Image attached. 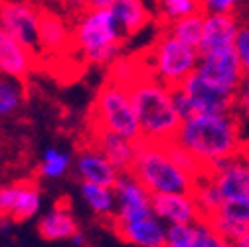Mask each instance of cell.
<instances>
[{
  "label": "cell",
  "instance_id": "1",
  "mask_svg": "<svg viewBox=\"0 0 249 247\" xmlns=\"http://www.w3.org/2000/svg\"><path fill=\"white\" fill-rule=\"evenodd\" d=\"M174 141L192 152L206 170L247 150L243 121L235 109L228 113L186 117Z\"/></svg>",
  "mask_w": 249,
  "mask_h": 247
},
{
  "label": "cell",
  "instance_id": "2",
  "mask_svg": "<svg viewBox=\"0 0 249 247\" xmlns=\"http://www.w3.org/2000/svg\"><path fill=\"white\" fill-rule=\"evenodd\" d=\"M127 89L139 117L142 139L154 142L174 141L184 121L176 105L174 89L160 83L150 73L141 75Z\"/></svg>",
  "mask_w": 249,
  "mask_h": 247
},
{
  "label": "cell",
  "instance_id": "3",
  "mask_svg": "<svg viewBox=\"0 0 249 247\" xmlns=\"http://www.w3.org/2000/svg\"><path fill=\"white\" fill-rule=\"evenodd\" d=\"M73 42L75 52L83 55L87 64L111 66L124 46L121 28L111 8L83 10L73 18Z\"/></svg>",
  "mask_w": 249,
  "mask_h": 247
},
{
  "label": "cell",
  "instance_id": "4",
  "mask_svg": "<svg viewBox=\"0 0 249 247\" xmlns=\"http://www.w3.org/2000/svg\"><path fill=\"white\" fill-rule=\"evenodd\" d=\"M131 172L150 194L192 192L198 180L176 164L166 148V142H154L146 139L137 141V154Z\"/></svg>",
  "mask_w": 249,
  "mask_h": 247
},
{
  "label": "cell",
  "instance_id": "5",
  "mask_svg": "<svg viewBox=\"0 0 249 247\" xmlns=\"http://www.w3.org/2000/svg\"><path fill=\"white\" fill-rule=\"evenodd\" d=\"M141 57L152 77L170 89H178L200 64V50L178 40L168 28H160L152 44L141 52Z\"/></svg>",
  "mask_w": 249,
  "mask_h": 247
},
{
  "label": "cell",
  "instance_id": "6",
  "mask_svg": "<svg viewBox=\"0 0 249 247\" xmlns=\"http://www.w3.org/2000/svg\"><path fill=\"white\" fill-rule=\"evenodd\" d=\"M87 123H95V125L111 129L135 142L142 139L139 117L133 107L129 89L109 77L99 87L95 99L89 107Z\"/></svg>",
  "mask_w": 249,
  "mask_h": 247
},
{
  "label": "cell",
  "instance_id": "7",
  "mask_svg": "<svg viewBox=\"0 0 249 247\" xmlns=\"http://www.w3.org/2000/svg\"><path fill=\"white\" fill-rule=\"evenodd\" d=\"M174 97L184 119L192 115L228 113L235 109V93L212 85L196 71L178 89H174Z\"/></svg>",
  "mask_w": 249,
  "mask_h": 247
},
{
  "label": "cell",
  "instance_id": "8",
  "mask_svg": "<svg viewBox=\"0 0 249 247\" xmlns=\"http://www.w3.org/2000/svg\"><path fill=\"white\" fill-rule=\"evenodd\" d=\"M38 0H4L0 2V26L24 46L40 55V16Z\"/></svg>",
  "mask_w": 249,
  "mask_h": 247
},
{
  "label": "cell",
  "instance_id": "9",
  "mask_svg": "<svg viewBox=\"0 0 249 247\" xmlns=\"http://www.w3.org/2000/svg\"><path fill=\"white\" fill-rule=\"evenodd\" d=\"M196 73L212 85L230 91V93H237L239 85L247 77L233 48L202 52Z\"/></svg>",
  "mask_w": 249,
  "mask_h": 247
},
{
  "label": "cell",
  "instance_id": "10",
  "mask_svg": "<svg viewBox=\"0 0 249 247\" xmlns=\"http://www.w3.org/2000/svg\"><path fill=\"white\" fill-rule=\"evenodd\" d=\"M40 206L42 192L34 180L0 184V220H12L14 224L28 222L38 213Z\"/></svg>",
  "mask_w": 249,
  "mask_h": 247
},
{
  "label": "cell",
  "instance_id": "11",
  "mask_svg": "<svg viewBox=\"0 0 249 247\" xmlns=\"http://www.w3.org/2000/svg\"><path fill=\"white\" fill-rule=\"evenodd\" d=\"M215 182L224 202L249 204V150L206 170Z\"/></svg>",
  "mask_w": 249,
  "mask_h": 247
},
{
  "label": "cell",
  "instance_id": "12",
  "mask_svg": "<svg viewBox=\"0 0 249 247\" xmlns=\"http://www.w3.org/2000/svg\"><path fill=\"white\" fill-rule=\"evenodd\" d=\"M83 141L89 142L91 146H95L101 154L121 170V172H131L133 162H135V154H137V142L123 137L111 129H105L95 123H87Z\"/></svg>",
  "mask_w": 249,
  "mask_h": 247
},
{
  "label": "cell",
  "instance_id": "13",
  "mask_svg": "<svg viewBox=\"0 0 249 247\" xmlns=\"http://www.w3.org/2000/svg\"><path fill=\"white\" fill-rule=\"evenodd\" d=\"M113 233L137 247H166L168 226L154 212L133 220H111Z\"/></svg>",
  "mask_w": 249,
  "mask_h": 247
},
{
  "label": "cell",
  "instance_id": "14",
  "mask_svg": "<svg viewBox=\"0 0 249 247\" xmlns=\"http://www.w3.org/2000/svg\"><path fill=\"white\" fill-rule=\"evenodd\" d=\"M68 14L55 12L48 6H42L40 16V55H66L75 52L73 42V22Z\"/></svg>",
  "mask_w": 249,
  "mask_h": 247
},
{
  "label": "cell",
  "instance_id": "15",
  "mask_svg": "<svg viewBox=\"0 0 249 247\" xmlns=\"http://www.w3.org/2000/svg\"><path fill=\"white\" fill-rule=\"evenodd\" d=\"M113 190L117 200L113 220H133L154 212L152 194L142 186L133 172H123Z\"/></svg>",
  "mask_w": 249,
  "mask_h": 247
},
{
  "label": "cell",
  "instance_id": "16",
  "mask_svg": "<svg viewBox=\"0 0 249 247\" xmlns=\"http://www.w3.org/2000/svg\"><path fill=\"white\" fill-rule=\"evenodd\" d=\"M38 57L40 55L36 52L24 46L18 38L0 26V73L26 81L30 73L36 70Z\"/></svg>",
  "mask_w": 249,
  "mask_h": 247
},
{
  "label": "cell",
  "instance_id": "17",
  "mask_svg": "<svg viewBox=\"0 0 249 247\" xmlns=\"http://www.w3.org/2000/svg\"><path fill=\"white\" fill-rule=\"evenodd\" d=\"M166 247H231L206 218L194 224H174L166 229Z\"/></svg>",
  "mask_w": 249,
  "mask_h": 247
},
{
  "label": "cell",
  "instance_id": "18",
  "mask_svg": "<svg viewBox=\"0 0 249 247\" xmlns=\"http://www.w3.org/2000/svg\"><path fill=\"white\" fill-rule=\"evenodd\" d=\"M152 210L166 226L194 224L204 218L192 192L152 194Z\"/></svg>",
  "mask_w": 249,
  "mask_h": 247
},
{
  "label": "cell",
  "instance_id": "19",
  "mask_svg": "<svg viewBox=\"0 0 249 247\" xmlns=\"http://www.w3.org/2000/svg\"><path fill=\"white\" fill-rule=\"evenodd\" d=\"M75 170L81 176L83 182H93L101 184V186L115 188L117 180L121 178V170L101 154L95 146H91L89 142L83 141L81 146H77V157H75Z\"/></svg>",
  "mask_w": 249,
  "mask_h": 247
},
{
  "label": "cell",
  "instance_id": "20",
  "mask_svg": "<svg viewBox=\"0 0 249 247\" xmlns=\"http://www.w3.org/2000/svg\"><path fill=\"white\" fill-rule=\"evenodd\" d=\"M239 18L235 14H215L206 12L204 14V34L202 42L198 46L202 52L222 50V48H233V40L239 30Z\"/></svg>",
  "mask_w": 249,
  "mask_h": 247
},
{
  "label": "cell",
  "instance_id": "21",
  "mask_svg": "<svg viewBox=\"0 0 249 247\" xmlns=\"http://www.w3.org/2000/svg\"><path fill=\"white\" fill-rule=\"evenodd\" d=\"M111 10L117 18V24L124 40L139 36L154 20V12L146 4V0H115Z\"/></svg>",
  "mask_w": 249,
  "mask_h": 247
},
{
  "label": "cell",
  "instance_id": "22",
  "mask_svg": "<svg viewBox=\"0 0 249 247\" xmlns=\"http://www.w3.org/2000/svg\"><path fill=\"white\" fill-rule=\"evenodd\" d=\"M38 233L46 241H61V239H71L75 233H79L77 222L73 218L71 210L61 202L53 206L44 218L38 222Z\"/></svg>",
  "mask_w": 249,
  "mask_h": 247
},
{
  "label": "cell",
  "instance_id": "23",
  "mask_svg": "<svg viewBox=\"0 0 249 247\" xmlns=\"http://www.w3.org/2000/svg\"><path fill=\"white\" fill-rule=\"evenodd\" d=\"M204 12V0H154V20L159 28H168L176 20Z\"/></svg>",
  "mask_w": 249,
  "mask_h": 247
},
{
  "label": "cell",
  "instance_id": "24",
  "mask_svg": "<svg viewBox=\"0 0 249 247\" xmlns=\"http://www.w3.org/2000/svg\"><path fill=\"white\" fill-rule=\"evenodd\" d=\"M81 196L97 218H101L107 224L113 220L115 208H117L113 188L101 186V184H93V182H81Z\"/></svg>",
  "mask_w": 249,
  "mask_h": 247
},
{
  "label": "cell",
  "instance_id": "25",
  "mask_svg": "<svg viewBox=\"0 0 249 247\" xmlns=\"http://www.w3.org/2000/svg\"><path fill=\"white\" fill-rule=\"evenodd\" d=\"M192 194H194V198H196V202H198V206H200V212H202V215H204L206 220L212 218V215H213L217 210H220L222 204H224V198H222L220 190H217L215 182L212 180V176H210L208 172H204V174L196 180Z\"/></svg>",
  "mask_w": 249,
  "mask_h": 247
},
{
  "label": "cell",
  "instance_id": "26",
  "mask_svg": "<svg viewBox=\"0 0 249 247\" xmlns=\"http://www.w3.org/2000/svg\"><path fill=\"white\" fill-rule=\"evenodd\" d=\"M24 83L26 81L0 73V119L12 117L22 107V103L26 99Z\"/></svg>",
  "mask_w": 249,
  "mask_h": 247
},
{
  "label": "cell",
  "instance_id": "27",
  "mask_svg": "<svg viewBox=\"0 0 249 247\" xmlns=\"http://www.w3.org/2000/svg\"><path fill=\"white\" fill-rule=\"evenodd\" d=\"M204 14L206 12L194 14V16H188V18H182V20H176L174 24L168 26V30L178 40L198 48L200 42H202V34H204Z\"/></svg>",
  "mask_w": 249,
  "mask_h": 247
},
{
  "label": "cell",
  "instance_id": "28",
  "mask_svg": "<svg viewBox=\"0 0 249 247\" xmlns=\"http://www.w3.org/2000/svg\"><path fill=\"white\" fill-rule=\"evenodd\" d=\"M70 164H71L70 154L61 152L57 148H48L40 162V174L46 178H61L68 172Z\"/></svg>",
  "mask_w": 249,
  "mask_h": 247
},
{
  "label": "cell",
  "instance_id": "29",
  "mask_svg": "<svg viewBox=\"0 0 249 247\" xmlns=\"http://www.w3.org/2000/svg\"><path fill=\"white\" fill-rule=\"evenodd\" d=\"M233 50L243 66L245 75L249 77V22H241L239 30H237V36L233 40Z\"/></svg>",
  "mask_w": 249,
  "mask_h": 247
},
{
  "label": "cell",
  "instance_id": "30",
  "mask_svg": "<svg viewBox=\"0 0 249 247\" xmlns=\"http://www.w3.org/2000/svg\"><path fill=\"white\" fill-rule=\"evenodd\" d=\"M235 113L243 121V129L247 137V146H249V77L239 85L237 93H235Z\"/></svg>",
  "mask_w": 249,
  "mask_h": 247
},
{
  "label": "cell",
  "instance_id": "31",
  "mask_svg": "<svg viewBox=\"0 0 249 247\" xmlns=\"http://www.w3.org/2000/svg\"><path fill=\"white\" fill-rule=\"evenodd\" d=\"M243 4V0H204V12L215 14H235Z\"/></svg>",
  "mask_w": 249,
  "mask_h": 247
},
{
  "label": "cell",
  "instance_id": "32",
  "mask_svg": "<svg viewBox=\"0 0 249 247\" xmlns=\"http://www.w3.org/2000/svg\"><path fill=\"white\" fill-rule=\"evenodd\" d=\"M53 2L64 10L71 20L77 18L85 8H87V0H53Z\"/></svg>",
  "mask_w": 249,
  "mask_h": 247
},
{
  "label": "cell",
  "instance_id": "33",
  "mask_svg": "<svg viewBox=\"0 0 249 247\" xmlns=\"http://www.w3.org/2000/svg\"><path fill=\"white\" fill-rule=\"evenodd\" d=\"M115 4V0H87V8L99 10V8H111ZM85 8V10H87Z\"/></svg>",
  "mask_w": 249,
  "mask_h": 247
},
{
  "label": "cell",
  "instance_id": "34",
  "mask_svg": "<svg viewBox=\"0 0 249 247\" xmlns=\"http://www.w3.org/2000/svg\"><path fill=\"white\" fill-rule=\"evenodd\" d=\"M231 247H249V231H245L237 241H233Z\"/></svg>",
  "mask_w": 249,
  "mask_h": 247
},
{
  "label": "cell",
  "instance_id": "35",
  "mask_svg": "<svg viewBox=\"0 0 249 247\" xmlns=\"http://www.w3.org/2000/svg\"><path fill=\"white\" fill-rule=\"evenodd\" d=\"M0 2H4V0H0Z\"/></svg>",
  "mask_w": 249,
  "mask_h": 247
},
{
  "label": "cell",
  "instance_id": "36",
  "mask_svg": "<svg viewBox=\"0 0 249 247\" xmlns=\"http://www.w3.org/2000/svg\"><path fill=\"white\" fill-rule=\"evenodd\" d=\"M247 150H249V146H247Z\"/></svg>",
  "mask_w": 249,
  "mask_h": 247
}]
</instances>
